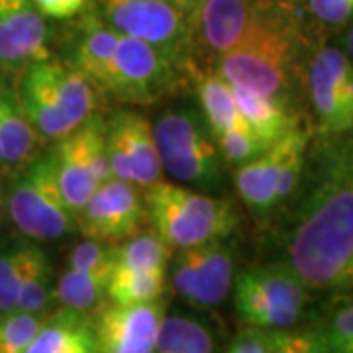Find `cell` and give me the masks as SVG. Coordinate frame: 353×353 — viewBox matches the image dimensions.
Returning a JSON list of instances; mask_svg holds the SVG:
<instances>
[{
	"label": "cell",
	"instance_id": "cell-1",
	"mask_svg": "<svg viewBox=\"0 0 353 353\" xmlns=\"http://www.w3.org/2000/svg\"><path fill=\"white\" fill-rule=\"evenodd\" d=\"M287 252L308 289L353 292V139L324 153Z\"/></svg>",
	"mask_w": 353,
	"mask_h": 353
},
{
	"label": "cell",
	"instance_id": "cell-2",
	"mask_svg": "<svg viewBox=\"0 0 353 353\" xmlns=\"http://www.w3.org/2000/svg\"><path fill=\"white\" fill-rule=\"evenodd\" d=\"M16 92L34 130L48 141L75 132L97 108V90L87 77L53 57L28 65Z\"/></svg>",
	"mask_w": 353,
	"mask_h": 353
},
{
	"label": "cell",
	"instance_id": "cell-3",
	"mask_svg": "<svg viewBox=\"0 0 353 353\" xmlns=\"http://www.w3.org/2000/svg\"><path fill=\"white\" fill-rule=\"evenodd\" d=\"M143 204L152 230L173 250L224 240L238 228L232 201L161 179L143 189Z\"/></svg>",
	"mask_w": 353,
	"mask_h": 353
},
{
	"label": "cell",
	"instance_id": "cell-4",
	"mask_svg": "<svg viewBox=\"0 0 353 353\" xmlns=\"http://www.w3.org/2000/svg\"><path fill=\"white\" fill-rule=\"evenodd\" d=\"M292 59L287 28L263 16L238 48L216 57L214 73L228 85L281 99L290 85Z\"/></svg>",
	"mask_w": 353,
	"mask_h": 353
},
{
	"label": "cell",
	"instance_id": "cell-5",
	"mask_svg": "<svg viewBox=\"0 0 353 353\" xmlns=\"http://www.w3.org/2000/svg\"><path fill=\"white\" fill-rule=\"evenodd\" d=\"M153 138L167 175L190 187H220L224 157L204 116L194 110L163 114L153 126Z\"/></svg>",
	"mask_w": 353,
	"mask_h": 353
},
{
	"label": "cell",
	"instance_id": "cell-6",
	"mask_svg": "<svg viewBox=\"0 0 353 353\" xmlns=\"http://www.w3.org/2000/svg\"><path fill=\"white\" fill-rule=\"evenodd\" d=\"M8 214L22 234L38 241L57 240L75 228V212L65 202L53 152L26 161L8 189Z\"/></svg>",
	"mask_w": 353,
	"mask_h": 353
},
{
	"label": "cell",
	"instance_id": "cell-7",
	"mask_svg": "<svg viewBox=\"0 0 353 353\" xmlns=\"http://www.w3.org/2000/svg\"><path fill=\"white\" fill-rule=\"evenodd\" d=\"M234 304L245 326L285 330L299 324L308 303V287L290 265H257L241 271Z\"/></svg>",
	"mask_w": 353,
	"mask_h": 353
},
{
	"label": "cell",
	"instance_id": "cell-8",
	"mask_svg": "<svg viewBox=\"0 0 353 353\" xmlns=\"http://www.w3.org/2000/svg\"><path fill=\"white\" fill-rule=\"evenodd\" d=\"M102 20L120 36L139 39L176 67L187 63L192 16L171 0H101Z\"/></svg>",
	"mask_w": 353,
	"mask_h": 353
},
{
	"label": "cell",
	"instance_id": "cell-9",
	"mask_svg": "<svg viewBox=\"0 0 353 353\" xmlns=\"http://www.w3.org/2000/svg\"><path fill=\"white\" fill-rule=\"evenodd\" d=\"M53 157L65 202L77 216L99 185L114 176L106 152V122L99 116L88 118L57 141Z\"/></svg>",
	"mask_w": 353,
	"mask_h": 353
},
{
	"label": "cell",
	"instance_id": "cell-10",
	"mask_svg": "<svg viewBox=\"0 0 353 353\" xmlns=\"http://www.w3.org/2000/svg\"><path fill=\"white\" fill-rule=\"evenodd\" d=\"M175 83L176 65L152 46L120 36L106 85L108 94L120 102L152 104L167 94Z\"/></svg>",
	"mask_w": 353,
	"mask_h": 353
},
{
	"label": "cell",
	"instance_id": "cell-11",
	"mask_svg": "<svg viewBox=\"0 0 353 353\" xmlns=\"http://www.w3.org/2000/svg\"><path fill=\"white\" fill-rule=\"evenodd\" d=\"M75 218L87 240L114 245L141 232L148 214L138 187L112 176L99 185Z\"/></svg>",
	"mask_w": 353,
	"mask_h": 353
},
{
	"label": "cell",
	"instance_id": "cell-12",
	"mask_svg": "<svg viewBox=\"0 0 353 353\" xmlns=\"http://www.w3.org/2000/svg\"><path fill=\"white\" fill-rule=\"evenodd\" d=\"M308 94L318 126L328 136L353 132V63L338 48L316 51L308 69Z\"/></svg>",
	"mask_w": 353,
	"mask_h": 353
},
{
	"label": "cell",
	"instance_id": "cell-13",
	"mask_svg": "<svg viewBox=\"0 0 353 353\" xmlns=\"http://www.w3.org/2000/svg\"><path fill=\"white\" fill-rule=\"evenodd\" d=\"M106 152L112 175L138 189L152 187L163 173L153 126L141 114H114L106 122Z\"/></svg>",
	"mask_w": 353,
	"mask_h": 353
},
{
	"label": "cell",
	"instance_id": "cell-14",
	"mask_svg": "<svg viewBox=\"0 0 353 353\" xmlns=\"http://www.w3.org/2000/svg\"><path fill=\"white\" fill-rule=\"evenodd\" d=\"M234 285V257L222 240L185 248L173 263V287L192 306L214 308Z\"/></svg>",
	"mask_w": 353,
	"mask_h": 353
},
{
	"label": "cell",
	"instance_id": "cell-15",
	"mask_svg": "<svg viewBox=\"0 0 353 353\" xmlns=\"http://www.w3.org/2000/svg\"><path fill=\"white\" fill-rule=\"evenodd\" d=\"M161 301L145 304H110L102 308L94 326V353H155Z\"/></svg>",
	"mask_w": 353,
	"mask_h": 353
},
{
	"label": "cell",
	"instance_id": "cell-16",
	"mask_svg": "<svg viewBox=\"0 0 353 353\" xmlns=\"http://www.w3.org/2000/svg\"><path fill=\"white\" fill-rule=\"evenodd\" d=\"M48 26L32 0H0V65L26 69L50 59Z\"/></svg>",
	"mask_w": 353,
	"mask_h": 353
},
{
	"label": "cell",
	"instance_id": "cell-17",
	"mask_svg": "<svg viewBox=\"0 0 353 353\" xmlns=\"http://www.w3.org/2000/svg\"><path fill=\"white\" fill-rule=\"evenodd\" d=\"M263 16L255 0H199L192 32L218 57L238 48Z\"/></svg>",
	"mask_w": 353,
	"mask_h": 353
},
{
	"label": "cell",
	"instance_id": "cell-18",
	"mask_svg": "<svg viewBox=\"0 0 353 353\" xmlns=\"http://www.w3.org/2000/svg\"><path fill=\"white\" fill-rule=\"evenodd\" d=\"M292 130L294 128H290L283 138L271 143L261 155L236 167V171H234V185L238 189L240 199L257 216L269 214L273 208L279 206V176H281L285 155L289 152Z\"/></svg>",
	"mask_w": 353,
	"mask_h": 353
},
{
	"label": "cell",
	"instance_id": "cell-19",
	"mask_svg": "<svg viewBox=\"0 0 353 353\" xmlns=\"http://www.w3.org/2000/svg\"><path fill=\"white\" fill-rule=\"evenodd\" d=\"M24 353H94V326L87 312L61 308L46 316Z\"/></svg>",
	"mask_w": 353,
	"mask_h": 353
},
{
	"label": "cell",
	"instance_id": "cell-20",
	"mask_svg": "<svg viewBox=\"0 0 353 353\" xmlns=\"http://www.w3.org/2000/svg\"><path fill=\"white\" fill-rule=\"evenodd\" d=\"M120 34L99 18H87L83 32L77 39L71 67L83 77H87L90 85L106 92L110 67Z\"/></svg>",
	"mask_w": 353,
	"mask_h": 353
},
{
	"label": "cell",
	"instance_id": "cell-21",
	"mask_svg": "<svg viewBox=\"0 0 353 353\" xmlns=\"http://www.w3.org/2000/svg\"><path fill=\"white\" fill-rule=\"evenodd\" d=\"M38 132L28 120L18 92L0 83V150L4 163H26L38 148Z\"/></svg>",
	"mask_w": 353,
	"mask_h": 353
},
{
	"label": "cell",
	"instance_id": "cell-22",
	"mask_svg": "<svg viewBox=\"0 0 353 353\" xmlns=\"http://www.w3.org/2000/svg\"><path fill=\"white\" fill-rule=\"evenodd\" d=\"M230 90H232L234 102L243 116V120L250 124V128L255 132V136L261 139L265 148L275 143L277 139H281L289 132L290 128L296 126L294 118L287 112L281 99L257 94V92L245 90V88L234 87V85H230Z\"/></svg>",
	"mask_w": 353,
	"mask_h": 353
},
{
	"label": "cell",
	"instance_id": "cell-23",
	"mask_svg": "<svg viewBox=\"0 0 353 353\" xmlns=\"http://www.w3.org/2000/svg\"><path fill=\"white\" fill-rule=\"evenodd\" d=\"M196 97L202 106V116L212 138H220L228 132L236 130H252L238 110L232 90L226 81H222L216 73L196 75ZM255 134V132H253Z\"/></svg>",
	"mask_w": 353,
	"mask_h": 353
},
{
	"label": "cell",
	"instance_id": "cell-24",
	"mask_svg": "<svg viewBox=\"0 0 353 353\" xmlns=\"http://www.w3.org/2000/svg\"><path fill=\"white\" fill-rule=\"evenodd\" d=\"M53 299L51 289V263L43 250L24 245V263L18 290V310L43 314Z\"/></svg>",
	"mask_w": 353,
	"mask_h": 353
},
{
	"label": "cell",
	"instance_id": "cell-25",
	"mask_svg": "<svg viewBox=\"0 0 353 353\" xmlns=\"http://www.w3.org/2000/svg\"><path fill=\"white\" fill-rule=\"evenodd\" d=\"M163 290L165 269H114L106 285V296L112 304H145L159 301Z\"/></svg>",
	"mask_w": 353,
	"mask_h": 353
},
{
	"label": "cell",
	"instance_id": "cell-26",
	"mask_svg": "<svg viewBox=\"0 0 353 353\" xmlns=\"http://www.w3.org/2000/svg\"><path fill=\"white\" fill-rule=\"evenodd\" d=\"M110 275L112 273H88L67 269L53 289V299L63 308L88 312L97 308L106 296V285Z\"/></svg>",
	"mask_w": 353,
	"mask_h": 353
},
{
	"label": "cell",
	"instance_id": "cell-27",
	"mask_svg": "<svg viewBox=\"0 0 353 353\" xmlns=\"http://www.w3.org/2000/svg\"><path fill=\"white\" fill-rule=\"evenodd\" d=\"M155 353H216L212 334L185 316H163Z\"/></svg>",
	"mask_w": 353,
	"mask_h": 353
},
{
	"label": "cell",
	"instance_id": "cell-28",
	"mask_svg": "<svg viewBox=\"0 0 353 353\" xmlns=\"http://www.w3.org/2000/svg\"><path fill=\"white\" fill-rule=\"evenodd\" d=\"M173 248L167 245L155 232H138L136 236L116 245L114 269H132V271H152L167 269Z\"/></svg>",
	"mask_w": 353,
	"mask_h": 353
},
{
	"label": "cell",
	"instance_id": "cell-29",
	"mask_svg": "<svg viewBox=\"0 0 353 353\" xmlns=\"http://www.w3.org/2000/svg\"><path fill=\"white\" fill-rule=\"evenodd\" d=\"M43 320V314H32L18 308L0 316V353H24Z\"/></svg>",
	"mask_w": 353,
	"mask_h": 353
},
{
	"label": "cell",
	"instance_id": "cell-30",
	"mask_svg": "<svg viewBox=\"0 0 353 353\" xmlns=\"http://www.w3.org/2000/svg\"><path fill=\"white\" fill-rule=\"evenodd\" d=\"M269 353H328L322 328L265 330Z\"/></svg>",
	"mask_w": 353,
	"mask_h": 353
},
{
	"label": "cell",
	"instance_id": "cell-31",
	"mask_svg": "<svg viewBox=\"0 0 353 353\" xmlns=\"http://www.w3.org/2000/svg\"><path fill=\"white\" fill-rule=\"evenodd\" d=\"M116 245L97 240H85L77 243L69 255V269L88 273H112L116 259Z\"/></svg>",
	"mask_w": 353,
	"mask_h": 353
},
{
	"label": "cell",
	"instance_id": "cell-32",
	"mask_svg": "<svg viewBox=\"0 0 353 353\" xmlns=\"http://www.w3.org/2000/svg\"><path fill=\"white\" fill-rule=\"evenodd\" d=\"M22 263H24V245L0 252V314L12 312L18 306Z\"/></svg>",
	"mask_w": 353,
	"mask_h": 353
},
{
	"label": "cell",
	"instance_id": "cell-33",
	"mask_svg": "<svg viewBox=\"0 0 353 353\" xmlns=\"http://www.w3.org/2000/svg\"><path fill=\"white\" fill-rule=\"evenodd\" d=\"M322 330L328 353H353V301L336 308Z\"/></svg>",
	"mask_w": 353,
	"mask_h": 353
},
{
	"label": "cell",
	"instance_id": "cell-34",
	"mask_svg": "<svg viewBox=\"0 0 353 353\" xmlns=\"http://www.w3.org/2000/svg\"><path fill=\"white\" fill-rule=\"evenodd\" d=\"M308 8L320 22L328 26H341L353 20V0H308Z\"/></svg>",
	"mask_w": 353,
	"mask_h": 353
},
{
	"label": "cell",
	"instance_id": "cell-35",
	"mask_svg": "<svg viewBox=\"0 0 353 353\" xmlns=\"http://www.w3.org/2000/svg\"><path fill=\"white\" fill-rule=\"evenodd\" d=\"M228 353H269V343H267L265 330L245 326L232 340L230 347H228Z\"/></svg>",
	"mask_w": 353,
	"mask_h": 353
},
{
	"label": "cell",
	"instance_id": "cell-36",
	"mask_svg": "<svg viewBox=\"0 0 353 353\" xmlns=\"http://www.w3.org/2000/svg\"><path fill=\"white\" fill-rule=\"evenodd\" d=\"M43 18L67 20L71 16L81 12L85 6V0H32Z\"/></svg>",
	"mask_w": 353,
	"mask_h": 353
},
{
	"label": "cell",
	"instance_id": "cell-37",
	"mask_svg": "<svg viewBox=\"0 0 353 353\" xmlns=\"http://www.w3.org/2000/svg\"><path fill=\"white\" fill-rule=\"evenodd\" d=\"M343 43H345V55L352 59V63H353V24L350 26V30H347V34H345Z\"/></svg>",
	"mask_w": 353,
	"mask_h": 353
},
{
	"label": "cell",
	"instance_id": "cell-38",
	"mask_svg": "<svg viewBox=\"0 0 353 353\" xmlns=\"http://www.w3.org/2000/svg\"><path fill=\"white\" fill-rule=\"evenodd\" d=\"M171 2H175L179 8H183V10L189 12L190 16L194 12V8H196V0H171Z\"/></svg>",
	"mask_w": 353,
	"mask_h": 353
},
{
	"label": "cell",
	"instance_id": "cell-39",
	"mask_svg": "<svg viewBox=\"0 0 353 353\" xmlns=\"http://www.w3.org/2000/svg\"><path fill=\"white\" fill-rule=\"evenodd\" d=\"M4 163V157H2V150H0V165Z\"/></svg>",
	"mask_w": 353,
	"mask_h": 353
},
{
	"label": "cell",
	"instance_id": "cell-40",
	"mask_svg": "<svg viewBox=\"0 0 353 353\" xmlns=\"http://www.w3.org/2000/svg\"><path fill=\"white\" fill-rule=\"evenodd\" d=\"M196 4H199V0H196Z\"/></svg>",
	"mask_w": 353,
	"mask_h": 353
}]
</instances>
